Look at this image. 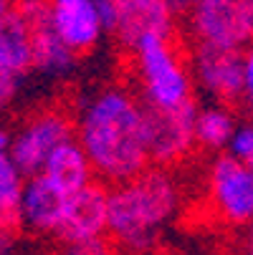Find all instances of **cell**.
Returning <instances> with one entry per match:
<instances>
[{"mask_svg":"<svg viewBox=\"0 0 253 255\" xmlns=\"http://www.w3.org/2000/svg\"><path fill=\"white\" fill-rule=\"evenodd\" d=\"M48 23L76 56L96 51L106 35L96 0H51Z\"/></svg>","mask_w":253,"mask_h":255,"instance_id":"cell-9","label":"cell"},{"mask_svg":"<svg viewBox=\"0 0 253 255\" xmlns=\"http://www.w3.org/2000/svg\"><path fill=\"white\" fill-rule=\"evenodd\" d=\"M30 46H33V68L41 71L43 76L61 79L76 68L79 56L58 38L51 23L30 30Z\"/></svg>","mask_w":253,"mask_h":255,"instance_id":"cell-15","label":"cell"},{"mask_svg":"<svg viewBox=\"0 0 253 255\" xmlns=\"http://www.w3.org/2000/svg\"><path fill=\"white\" fill-rule=\"evenodd\" d=\"M68 192L43 174H33L25 179L20 207H18V225L33 235H58L63 225V215L68 207Z\"/></svg>","mask_w":253,"mask_h":255,"instance_id":"cell-11","label":"cell"},{"mask_svg":"<svg viewBox=\"0 0 253 255\" xmlns=\"http://www.w3.org/2000/svg\"><path fill=\"white\" fill-rule=\"evenodd\" d=\"M195 101L188 106L172 109V112H155L147 109V152L150 164L170 169L172 164L183 162L195 149Z\"/></svg>","mask_w":253,"mask_h":255,"instance_id":"cell-8","label":"cell"},{"mask_svg":"<svg viewBox=\"0 0 253 255\" xmlns=\"http://www.w3.org/2000/svg\"><path fill=\"white\" fill-rule=\"evenodd\" d=\"M236 127L238 122L236 114L231 112V106L226 104L203 106L198 109V119H195V144L205 152H223L228 149Z\"/></svg>","mask_w":253,"mask_h":255,"instance_id":"cell-16","label":"cell"},{"mask_svg":"<svg viewBox=\"0 0 253 255\" xmlns=\"http://www.w3.org/2000/svg\"><path fill=\"white\" fill-rule=\"evenodd\" d=\"M58 255H117V248L106 238H96L84 243H63Z\"/></svg>","mask_w":253,"mask_h":255,"instance_id":"cell-20","label":"cell"},{"mask_svg":"<svg viewBox=\"0 0 253 255\" xmlns=\"http://www.w3.org/2000/svg\"><path fill=\"white\" fill-rule=\"evenodd\" d=\"M246 255H253V225L248 228V238H246Z\"/></svg>","mask_w":253,"mask_h":255,"instance_id":"cell-26","label":"cell"},{"mask_svg":"<svg viewBox=\"0 0 253 255\" xmlns=\"http://www.w3.org/2000/svg\"><path fill=\"white\" fill-rule=\"evenodd\" d=\"M41 174L48 177L53 185H58L68 195H74V192L84 190L86 185H91V182H96L94 167H91L84 147L79 144V139H68L66 144H61L48 157Z\"/></svg>","mask_w":253,"mask_h":255,"instance_id":"cell-14","label":"cell"},{"mask_svg":"<svg viewBox=\"0 0 253 255\" xmlns=\"http://www.w3.org/2000/svg\"><path fill=\"white\" fill-rule=\"evenodd\" d=\"M18 225H8V223H0V255H15L18 250Z\"/></svg>","mask_w":253,"mask_h":255,"instance_id":"cell-22","label":"cell"},{"mask_svg":"<svg viewBox=\"0 0 253 255\" xmlns=\"http://www.w3.org/2000/svg\"><path fill=\"white\" fill-rule=\"evenodd\" d=\"M190 68L195 89L213 104H233L243 99V51L195 46L190 53Z\"/></svg>","mask_w":253,"mask_h":255,"instance_id":"cell-7","label":"cell"},{"mask_svg":"<svg viewBox=\"0 0 253 255\" xmlns=\"http://www.w3.org/2000/svg\"><path fill=\"white\" fill-rule=\"evenodd\" d=\"M180 182L165 167H150L109 190V235L129 255H147L180 207Z\"/></svg>","mask_w":253,"mask_h":255,"instance_id":"cell-2","label":"cell"},{"mask_svg":"<svg viewBox=\"0 0 253 255\" xmlns=\"http://www.w3.org/2000/svg\"><path fill=\"white\" fill-rule=\"evenodd\" d=\"M25 174L10 154H0V223L18 225V207L25 187Z\"/></svg>","mask_w":253,"mask_h":255,"instance_id":"cell-17","label":"cell"},{"mask_svg":"<svg viewBox=\"0 0 253 255\" xmlns=\"http://www.w3.org/2000/svg\"><path fill=\"white\" fill-rule=\"evenodd\" d=\"M10 15H13V8H10V3H3V0H0V28H3V25L10 20Z\"/></svg>","mask_w":253,"mask_h":255,"instance_id":"cell-25","label":"cell"},{"mask_svg":"<svg viewBox=\"0 0 253 255\" xmlns=\"http://www.w3.org/2000/svg\"><path fill=\"white\" fill-rule=\"evenodd\" d=\"M3 3H10V0H3Z\"/></svg>","mask_w":253,"mask_h":255,"instance_id":"cell-27","label":"cell"},{"mask_svg":"<svg viewBox=\"0 0 253 255\" xmlns=\"http://www.w3.org/2000/svg\"><path fill=\"white\" fill-rule=\"evenodd\" d=\"M10 144H13V134L8 129L0 127V154H8L10 152Z\"/></svg>","mask_w":253,"mask_h":255,"instance_id":"cell-24","label":"cell"},{"mask_svg":"<svg viewBox=\"0 0 253 255\" xmlns=\"http://www.w3.org/2000/svg\"><path fill=\"white\" fill-rule=\"evenodd\" d=\"M35 255H43V253H35Z\"/></svg>","mask_w":253,"mask_h":255,"instance_id":"cell-28","label":"cell"},{"mask_svg":"<svg viewBox=\"0 0 253 255\" xmlns=\"http://www.w3.org/2000/svg\"><path fill=\"white\" fill-rule=\"evenodd\" d=\"M13 13L28 25V30H33L48 23L51 0H13Z\"/></svg>","mask_w":253,"mask_h":255,"instance_id":"cell-19","label":"cell"},{"mask_svg":"<svg viewBox=\"0 0 253 255\" xmlns=\"http://www.w3.org/2000/svg\"><path fill=\"white\" fill-rule=\"evenodd\" d=\"M165 3L170 5V10H172L175 15H188L190 8L198 3V0H165Z\"/></svg>","mask_w":253,"mask_h":255,"instance_id":"cell-23","label":"cell"},{"mask_svg":"<svg viewBox=\"0 0 253 255\" xmlns=\"http://www.w3.org/2000/svg\"><path fill=\"white\" fill-rule=\"evenodd\" d=\"M228 157H233L241 164L253 167V122H241L233 131V139L226 149Z\"/></svg>","mask_w":253,"mask_h":255,"instance_id":"cell-18","label":"cell"},{"mask_svg":"<svg viewBox=\"0 0 253 255\" xmlns=\"http://www.w3.org/2000/svg\"><path fill=\"white\" fill-rule=\"evenodd\" d=\"M205 192L213 215L228 228L253 225V167L218 154L205 177Z\"/></svg>","mask_w":253,"mask_h":255,"instance_id":"cell-6","label":"cell"},{"mask_svg":"<svg viewBox=\"0 0 253 255\" xmlns=\"http://www.w3.org/2000/svg\"><path fill=\"white\" fill-rule=\"evenodd\" d=\"M132 74L144 109L172 112L195 101L190 61L172 38H144L132 48Z\"/></svg>","mask_w":253,"mask_h":255,"instance_id":"cell-3","label":"cell"},{"mask_svg":"<svg viewBox=\"0 0 253 255\" xmlns=\"http://www.w3.org/2000/svg\"><path fill=\"white\" fill-rule=\"evenodd\" d=\"M144 124L147 109L127 86H104L81 101L76 114V139L99 182L117 187L150 169Z\"/></svg>","mask_w":253,"mask_h":255,"instance_id":"cell-1","label":"cell"},{"mask_svg":"<svg viewBox=\"0 0 253 255\" xmlns=\"http://www.w3.org/2000/svg\"><path fill=\"white\" fill-rule=\"evenodd\" d=\"M188 30L195 46L246 51L253 46V0H198Z\"/></svg>","mask_w":253,"mask_h":255,"instance_id":"cell-5","label":"cell"},{"mask_svg":"<svg viewBox=\"0 0 253 255\" xmlns=\"http://www.w3.org/2000/svg\"><path fill=\"white\" fill-rule=\"evenodd\" d=\"M33 68V46L28 25L13 13L0 28V112L13 104L20 81Z\"/></svg>","mask_w":253,"mask_h":255,"instance_id":"cell-13","label":"cell"},{"mask_svg":"<svg viewBox=\"0 0 253 255\" xmlns=\"http://www.w3.org/2000/svg\"><path fill=\"white\" fill-rule=\"evenodd\" d=\"M114 35L124 48H137L144 38H172L175 13L165 0H112Z\"/></svg>","mask_w":253,"mask_h":255,"instance_id":"cell-10","label":"cell"},{"mask_svg":"<svg viewBox=\"0 0 253 255\" xmlns=\"http://www.w3.org/2000/svg\"><path fill=\"white\" fill-rule=\"evenodd\" d=\"M68 139H76V117L61 106H48L20 122L8 154L25 177H33L43 172L48 157Z\"/></svg>","mask_w":253,"mask_h":255,"instance_id":"cell-4","label":"cell"},{"mask_svg":"<svg viewBox=\"0 0 253 255\" xmlns=\"http://www.w3.org/2000/svg\"><path fill=\"white\" fill-rule=\"evenodd\" d=\"M109 233V190L101 182H91L68 197L63 225L58 230L61 243L96 240Z\"/></svg>","mask_w":253,"mask_h":255,"instance_id":"cell-12","label":"cell"},{"mask_svg":"<svg viewBox=\"0 0 253 255\" xmlns=\"http://www.w3.org/2000/svg\"><path fill=\"white\" fill-rule=\"evenodd\" d=\"M243 76H246V84H243V104L246 109L253 114V46L243 51Z\"/></svg>","mask_w":253,"mask_h":255,"instance_id":"cell-21","label":"cell"}]
</instances>
